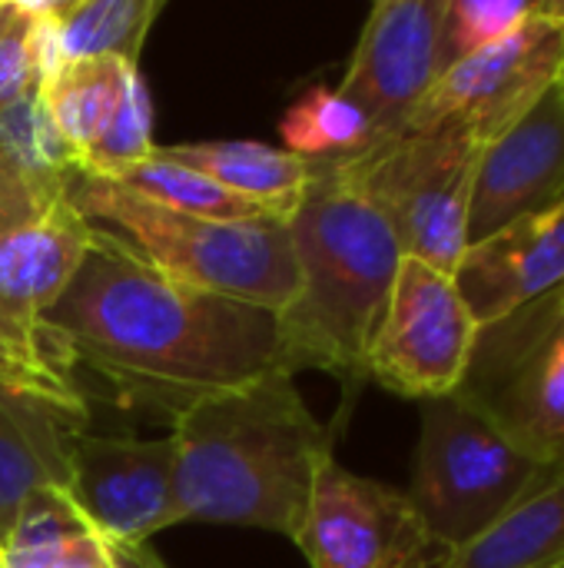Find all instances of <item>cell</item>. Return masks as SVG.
<instances>
[{
	"mask_svg": "<svg viewBox=\"0 0 564 568\" xmlns=\"http://www.w3.org/2000/svg\"><path fill=\"white\" fill-rule=\"evenodd\" d=\"M562 568H564V566H562Z\"/></svg>",
	"mask_w": 564,
	"mask_h": 568,
	"instance_id": "e575fe53",
	"label": "cell"
},
{
	"mask_svg": "<svg viewBox=\"0 0 564 568\" xmlns=\"http://www.w3.org/2000/svg\"><path fill=\"white\" fill-rule=\"evenodd\" d=\"M293 542L312 568H439L449 556L406 493L349 473L332 453L316 469Z\"/></svg>",
	"mask_w": 564,
	"mask_h": 568,
	"instance_id": "9c48e42d",
	"label": "cell"
},
{
	"mask_svg": "<svg viewBox=\"0 0 564 568\" xmlns=\"http://www.w3.org/2000/svg\"><path fill=\"white\" fill-rule=\"evenodd\" d=\"M130 70L133 67L123 60H83L70 63L50 87L40 90L53 130L76 160L106 133L113 113L120 110Z\"/></svg>",
	"mask_w": 564,
	"mask_h": 568,
	"instance_id": "7402d4cb",
	"label": "cell"
},
{
	"mask_svg": "<svg viewBox=\"0 0 564 568\" xmlns=\"http://www.w3.org/2000/svg\"><path fill=\"white\" fill-rule=\"evenodd\" d=\"M93 230L70 206L57 203L33 223L0 233V313L27 329H40V316L63 296L76 276Z\"/></svg>",
	"mask_w": 564,
	"mask_h": 568,
	"instance_id": "9a60e30c",
	"label": "cell"
},
{
	"mask_svg": "<svg viewBox=\"0 0 564 568\" xmlns=\"http://www.w3.org/2000/svg\"><path fill=\"white\" fill-rule=\"evenodd\" d=\"M70 206L90 230L113 236L123 250L180 286L283 313L299 290L289 220L226 223L156 206L126 186L73 173Z\"/></svg>",
	"mask_w": 564,
	"mask_h": 568,
	"instance_id": "277c9868",
	"label": "cell"
},
{
	"mask_svg": "<svg viewBox=\"0 0 564 568\" xmlns=\"http://www.w3.org/2000/svg\"><path fill=\"white\" fill-rule=\"evenodd\" d=\"M106 556L113 568H166L146 546H116V542H106Z\"/></svg>",
	"mask_w": 564,
	"mask_h": 568,
	"instance_id": "4dcf8cb0",
	"label": "cell"
},
{
	"mask_svg": "<svg viewBox=\"0 0 564 568\" xmlns=\"http://www.w3.org/2000/svg\"><path fill=\"white\" fill-rule=\"evenodd\" d=\"M479 323L455 276L402 260L382 326L369 349V379L406 399H439L465 383Z\"/></svg>",
	"mask_w": 564,
	"mask_h": 568,
	"instance_id": "ba28073f",
	"label": "cell"
},
{
	"mask_svg": "<svg viewBox=\"0 0 564 568\" xmlns=\"http://www.w3.org/2000/svg\"><path fill=\"white\" fill-rule=\"evenodd\" d=\"M30 93H40L33 67V13L27 0H17V13L0 37V113Z\"/></svg>",
	"mask_w": 564,
	"mask_h": 568,
	"instance_id": "83f0119b",
	"label": "cell"
},
{
	"mask_svg": "<svg viewBox=\"0 0 564 568\" xmlns=\"http://www.w3.org/2000/svg\"><path fill=\"white\" fill-rule=\"evenodd\" d=\"M73 173L76 156L53 130L40 93L0 113V233L63 203Z\"/></svg>",
	"mask_w": 564,
	"mask_h": 568,
	"instance_id": "e0dca14e",
	"label": "cell"
},
{
	"mask_svg": "<svg viewBox=\"0 0 564 568\" xmlns=\"http://www.w3.org/2000/svg\"><path fill=\"white\" fill-rule=\"evenodd\" d=\"M445 0H379L369 10L339 93L352 100L382 140L399 136L442 77Z\"/></svg>",
	"mask_w": 564,
	"mask_h": 568,
	"instance_id": "8fae6325",
	"label": "cell"
},
{
	"mask_svg": "<svg viewBox=\"0 0 564 568\" xmlns=\"http://www.w3.org/2000/svg\"><path fill=\"white\" fill-rule=\"evenodd\" d=\"M57 568H113V562L106 556V542L96 536L93 542H86L80 552H73L70 559H63Z\"/></svg>",
	"mask_w": 564,
	"mask_h": 568,
	"instance_id": "1f68e13d",
	"label": "cell"
},
{
	"mask_svg": "<svg viewBox=\"0 0 564 568\" xmlns=\"http://www.w3.org/2000/svg\"><path fill=\"white\" fill-rule=\"evenodd\" d=\"M83 419V396L0 386V542L33 489H66Z\"/></svg>",
	"mask_w": 564,
	"mask_h": 568,
	"instance_id": "5bb4252c",
	"label": "cell"
},
{
	"mask_svg": "<svg viewBox=\"0 0 564 568\" xmlns=\"http://www.w3.org/2000/svg\"><path fill=\"white\" fill-rule=\"evenodd\" d=\"M279 313L180 286L96 233L63 296L40 316L63 366H86L123 403L183 416L279 369Z\"/></svg>",
	"mask_w": 564,
	"mask_h": 568,
	"instance_id": "6da1fadb",
	"label": "cell"
},
{
	"mask_svg": "<svg viewBox=\"0 0 564 568\" xmlns=\"http://www.w3.org/2000/svg\"><path fill=\"white\" fill-rule=\"evenodd\" d=\"M0 568H7V566H3V552H0Z\"/></svg>",
	"mask_w": 564,
	"mask_h": 568,
	"instance_id": "836d02e7",
	"label": "cell"
},
{
	"mask_svg": "<svg viewBox=\"0 0 564 568\" xmlns=\"http://www.w3.org/2000/svg\"><path fill=\"white\" fill-rule=\"evenodd\" d=\"M535 10L539 0H445L442 43H439L442 73L459 60L505 40Z\"/></svg>",
	"mask_w": 564,
	"mask_h": 568,
	"instance_id": "4316f807",
	"label": "cell"
},
{
	"mask_svg": "<svg viewBox=\"0 0 564 568\" xmlns=\"http://www.w3.org/2000/svg\"><path fill=\"white\" fill-rule=\"evenodd\" d=\"M160 10V0H63L53 20L63 63L123 60L140 67L143 40Z\"/></svg>",
	"mask_w": 564,
	"mask_h": 568,
	"instance_id": "ffe728a7",
	"label": "cell"
},
{
	"mask_svg": "<svg viewBox=\"0 0 564 568\" xmlns=\"http://www.w3.org/2000/svg\"><path fill=\"white\" fill-rule=\"evenodd\" d=\"M286 150L309 163H346L382 143L369 116L339 90L312 87L283 116Z\"/></svg>",
	"mask_w": 564,
	"mask_h": 568,
	"instance_id": "603a6c76",
	"label": "cell"
},
{
	"mask_svg": "<svg viewBox=\"0 0 564 568\" xmlns=\"http://www.w3.org/2000/svg\"><path fill=\"white\" fill-rule=\"evenodd\" d=\"M562 80L564 0H539V10L505 40L449 67L402 133L462 126L489 143Z\"/></svg>",
	"mask_w": 564,
	"mask_h": 568,
	"instance_id": "52a82bcc",
	"label": "cell"
},
{
	"mask_svg": "<svg viewBox=\"0 0 564 568\" xmlns=\"http://www.w3.org/2000/svg\"><path fill=\"white\" fill-rule=\"evenodd\" d=\"M0 386L33 389V393H50V396H80L66 369H60L57 363L37 353H23L3 343H0Z\"/></svg>",
	"mask_w": 564,
	"mask_h": 568,
	"instance_id": "f1b7e54d",
	"label": "cell"
},
{
	"mask_svg": "<svg viewBox=\"0 0 564 568\" xmlns=\"http://www.w3.org/2000/svg\"><path fill=\"white\" fill-rule=\"evenodd\" d=\"M562 283L564 196L472 243L455 266V286L479 329L515 316Z\"/></svg>",
	"mask_w": 564,
	"mask_h": 568,
	"instance_id": "4fadbf2b",
	"label": "cell"
},
{
	"mask_svg": "<svg viewBox=\"0 0 564 568\" xmlns=\"http://www.w3.org/2000/svg\"><path fill=\"white\" fill-rule=\"evenodd\" d=\"M93 539L96 532L80 516L66 489L47 486L23 499L0 552L7 568H57Z\"/></svg>",
	"mask_w": 564,
	"mask_h": 568,
	"instance_id": "cb8c5ba5",
	"label": "cell"
},
{
	"mask_svg": "<svg viewBox=\"0 0 564 568\" xmlns=\"http://www.w3.org/2000/svg\"><path fill=\"white\" fill-rule=\"evenodd\" d=\"M13 13H17V0H0V37L7 33V27H10V20H13Z\"/></svg>",
	"mask_w": 564,
	"mask_h": 568,
	"instance_id": "d6a6232c",
	"label": "cell"
},
{
	"mask_svg": "<svg viewBox=\"0 0 564 568\" xmlns=\"http://www.w3.org/2000/svg\"><path fill=\"white\" fill-rule=\"evenodd\" d=\"M419 416L422 433L406 496L445 552L469 546L525 496L558 476L532 459L462 393L422 399Z\"/></svg>",
	"mask_w": 564,
	"mask_h": 568,
	"instance_id": "5b68a950",
	"label": "cell"
},
{
	"mask_svg": "<svg viewBox=\"0 0 564 568\" xmlns=\"http://www.w3.org/2000/svg\"><path fill=\"white\" fill-rule=\"evenodd\" d=\"M173 439H130L80 433L70 449L66 496L103 542L146 546L176 526Z\"/></svg>",
	"mask_w": 564,
	"mask_h": 568,
	"instance_id": "30bf717a",
	"label": "cell"
},
{
	"mask_svg": "<svg viewBox=\"0 0 564 568\" xmlns=\"http://www.w3.org/2000/svg\"><path fill=\"white\" fill-rule=\"evenodd\" d=\"M176 523L296 536L329 439L289 373L209 396L173 419Z\"/></svg>",
	"mask_w": 564,
	"mask_h": 568,
	"instance_id": "7a4b0ae2",
	"label": "cell"
},
{
	"mask_svg": "<svg viewBox=\"0 0 564 568\" xmlns=\"http://www.w3.org/2000/svg\"><path fill=\"white\" fill-rule=\"evenodd\" d=\"M558 336H564V283L548 296H542L539 303L519 310L515 316L479 329L475 353L462 386H475L505 373L509 366H515L519 359H525L529 353H535L539 346Z\"/></svg>",
	"mask_w": 564,
	"mask_h": 568,
	"instance_id": "d4e9b609",
	"label": "cell"
},
{
	"mask_svg": "<svg viewBox=\"0 0 564 568\" xmlns=\"http://www.w3.org/2000/svg\"><path fill=\"white\" fill-rule=\"evenodd\" d=\"M113 183L126 186L130 193L156 203V206H166V210H176V213H189V216H203V220H226V223H253V220H289L293 213L279 210V206H269V203H256V200H246L226 186H219L216 180L183 166V163H173V160H163L153 146V153L123 170L120 176H113Z\"/></svg>",
	"mask_w": 564,
	"mask_h": 568,
	"instance_id": "44dd1931",
	"label": "cell"
},
{
	"mask_svg": "<svg viewBox=\"0 0 564 568\" xmlns=\"http://www.w3.org/2000/svg\"><path fill=\"white\" fill-rule=\"evenodd\" d=\"M0 343H3V346H13V349H23V353H37V356L57 363L60 369H66L63 359H60V353H57V346H53V339H50L47 333L27 329V326L13 323V320L3 316V313H0ZM66 373H70V369H66Z\"/></svg>",
	"mask_w": 564,
	"mask_h": 568,
	"instance_id": "f546056e",
	"label": "cell"
},
{
	"mask_svg": "<svg viewBox=\"0 0 564 568\" xmlns=\"http://www.w3.org/2000/svg\"><path fill=\"white\" fill-rule=\"evenodd\" d=\"M289 236L299 290L276 316L279 369L369 379V349L406 260L392 226L336 166L312 163Z\"/></svg>",
	"mask_w": 564,
	"mask_h": 568,
	"instance_id": "3957f363",
	"label": "cell"
},
{
	"mask_svg": "<svg viewBox=\"0 0 564 568\" xmlns=\"http://www.w3.org/2000/svg\"><path fill=\"white\" fill-rule=\"evenodd\" d=\"M459 393L482 406L532 459L564 473V336Z\"/></svg>",
	"mask_w": 564,
	"mask_h": 568,
	"instance_id": "2e32d148",
	"label": "cell"
},
{
	"mask_svg": "<svg viewBox=\"0 0 564 568\" xmlns=\"http://www.w3.org/2000/svg\"><path fill=\"white\" fill-rule=\"evenodd\" d=\"M163 160L183 163L219 186L256 200L279 206L286 213H296V203L312 180V163L289 153L276 150L266 143H249V140H216V143H180V146H156Z\"/></svg>",
	"mask_w": 564,
	"mask_h": 568,
	"instance_id": "ac0fdd59",
	"label": "cell"
},
{
	"mask_svg": "<svg viewBox=\"0 0 564 568\" xmlns=\"http://www.w3.org/2000/svg\"><path fill=\"white\" fill-rule=\"evenodd\" d=\"M564 473L552 476L439 568H562Z\"/></svg>",
	"mask_w": 564,
	"mask_h": 568,
	"instance_id": "d6986e66",
	"label": "cell"
},
{
	"mask_svg": "<svg viewBox=\"0 0 564 568\" xmlns=\"http://www.w3.org/2000/svg\"><path fill=\"white\" fill-rule=\"evenodd\" d=\"M564 196V80L485 143L469 206V246Z\"/></svg>",
	"mask_w": 564,
	"mask_h": 568,
	"instance_id": "7c38bea8",
	"label": "cell"
},
{
	"mask_svg": "<svg viewBox=\"0 0 564 568\" xmlns=\"http://www.w3.org/2000/svg\"><path fill=\"white\" fill-rule=\"evenodd\" d=\"M150 153H153V103L140 67H133L126 77L120 110L113 113L106 133L76 160V170L86 176L113 180L123 170L143 163Z\"/></svg>",
	"mask_w": 564,
	"mask_h": 568,
	"instance_id": "484cf974",
	"label": "cell"
},
{
	"mask_svg": "<svg viewBox=\"0 0 564 568\" xmlns=\"http://www.w3.org/2000/svg\"><path fill=\"white\" fill-rule=\"evenodd\" d=\"M485 143L462 126L399 133L369 153L329 163L392 226L402 256L449 276L469 250V206Z\"/></svg>",
	"mask_w": 564,
	"mask_h": 568,
	"instance_id": "8992f818",
	"label": "cell"
}]
</instances>
